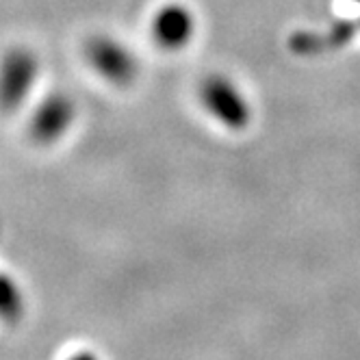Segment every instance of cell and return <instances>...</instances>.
<instances>
[{
    "instance_id": "cell-1",
    "label": "cell",
    "mask_w": 360,
    "mask_h": 360,
    "mask_svg": "<svg viewBox=\"0 0 360 360\" xmlns=\"http://www.w3.org/2000/svg\"><path fill=\"white\" fill-rule=\"evenodd\" d=\"M200 102L219 124L233 131H243L252 120L248 98L226 76H209L200 85Z\"/></svg>"
},
{
    "instance_id": "cell-5",
    "label": "cell",
    "mask_w": 360,
    "mask_h": 360,
    "mask_svg": "<svg viewBox=\"0 0 360 360\" xmlns=\"http://www.w3.org/2000/svg\"><path fill=\"white\" fill-rule=\"evenodd\" d=\"M74 120V105L72 100L63 96H50L37 107L35 115L31 117V133L37 141H55L59 139Z\"/></svg>"
},
{
    "instance_id": "cell-9",
    "label": "cell",
    "mask_w": 360,
    "mask_h": 360,
    "mask_svg": "<svg viewBox=\"0 0 360 360\" xmlns=\"http://www.w3.org/2000/svg\"><path fill=\"white\" fill-rule=\"evenodd\" d=\"M354 3H356V5H358V9H360V0H354Z\"/></svg>"
},
{
    "instance_id": "cell-6",
    "label": "cell",
    "mask_w": 360,
    "mask_h": 360,
    "mask_svg": "<svg viewBox=\"0 0 360 360\" xmlns=\"http://www.w3.org/2000/svg\"><path fill=\"white\" fill-rule=\"evenodd\" d=\"M356 33V27L347 20H337L328 31H300L291 37L289 46L297 55H319L326 50H337L345 46Z\"/></svg>"
},
{
    "instance_id": "cell-4",
    "label": "cell",
    "mask_w": 360,
    "mask_h": 360,
    "mask_svg": "<svg viewBox=\"0 0 360 360\" xmlns=\"http://www.w3.org/2000/svg\"><path fill=\"white\" fill-rule=\"evenodd\" d=\"M195 33V18L183 5H167L152 20V37L165 50L185 48Z\"/></svg>"
},
{
    "instance_id": "cell-3",
    "label": "cell",
    "mask_w": 360,
    "mask_h": 360,
    "mask_svg": "<svg viewBox=\"0 0 360 360\" xmlns=\"http://www.w3.org/2000/svg\"><path fill=\"white\" fill-rule=\"evenodd\" d=\"M37 81V59L29 50H11L0 65V105L18 107Z\"/></svg>"
},
{
    "instance_id": "cell-7",
    "label": "cell",
    "mask_w": 360,
    "mask_h": 360,
    "mask_svg": "<svg viewBox=\"0 0 360 360\" xmlns=\"http://www.w3.org/2000/svg\"><path fill=\"white\" fill-rule=\"evenodd\" d=\"M0 313L13 317L20 313V295L18 289L11 285L7 278H0Z\"/></svg>"
},
{
    "instance_id": "cell-8",
    "label": "cell",
    "mask_w": 360,
    "mask_h": 360,
    "mask_svg": "<svg viewBox=\"0 0 360 360\" xmlns=\"http://www.w3.org/2000/svg\"><path fill=\"white\" fill-rule=\"evenodd\" d=\"M70 360H96L91 354H76L74 358H70Z\"/></svg>"
},
{
    "instance_id": "cell-2",
    "label": "cell",
    "mask_w": 360,
    "mask_h": 360,
    "mask_svg": "<svg viewBox=\"0 0 360 360\" xmlns=\"http://www.w3.org/2000/svg\"><path fill=\"white\" fill-rule=\"evenodd\" d=\"M87 61L102 79L115 85H128L137 76L135 55L111 37H94L87 44Z\"/></svg>"
}]
</instances>
